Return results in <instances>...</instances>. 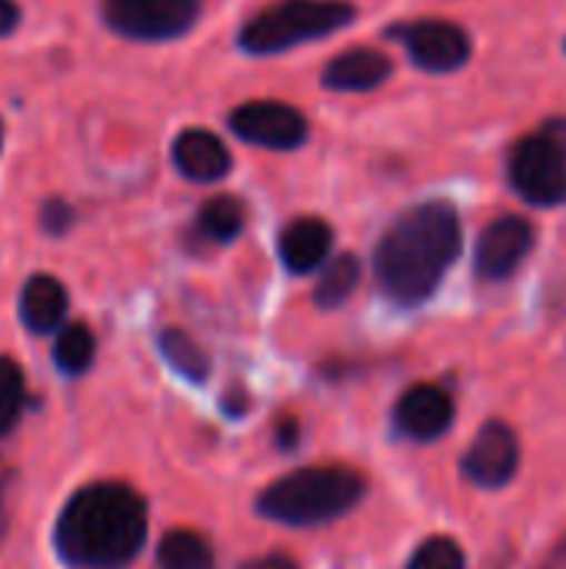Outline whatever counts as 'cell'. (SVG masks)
I'll use <instances>...</instances> for the list:
<instances>
[{
	"label": "cell",
	"instance_id": "4fadbf2b",
	"mask_svg": "<svg viewBox=\"0 0 566 569\" xmlns=\"http://www.w3.org/2000/svg\"><path fill=\"white\" fill-rule=\"evenodd\" d=\"M390 70H394V63L384 53L367 50V47H354V50L337 53L324 67L320 83L330 90H340V93H364V90L380 87L390 77Z\"/></svg>",
	"mask_w": 566,
	"mask_h": 569
},
{
	"label": "cell",
	"instance_id": "5b68a950",
	"mask_svg": "<svg viewBox=\"0 0 566 569\" xmlns=\"http://www.w3.org/2000/svg\"><path fill=\"white\" fill-rule=\"evenodd\" d=\"M507 173L514 190L534 207H557L566 200V153L547 133L517 140Z\"/></svg>",
	"mask_w": 566,
	"mask_h": 569
},
{
	"label": "cell",
	"instance_id": "30bf717a",
	"mask_svg": "<svg viewBox=\"0 0 566 569\" xmlns=\"http://www.w3.org/2000/svg\"><path fill=\"white\" fill-rule=\"evenodd\" d=\"M534 250V227L530 220L507 213L497 217L477 240V277L480 280H507L517 273V267L527 260V253Z\"/></svg>",
	"mask_w": 566,
	"mask_h": 569
},
{
	"label": "cell",
	"instance_id": "cb8c5ba5",
	"mask_svg": "<svg viewBox=\"0 0 566 569\" xmlns=\"http://www.w3.org/2000/svg\"><path fill=\"white\" fill-rule=\"evenodd\" d=\"M17 20H20V10H17V3H13V0H0V37L13 33Z\"/></svg>",
	"mask_w": 566,
	"mask_h": 569
},
{
	"label": "cell",
	"instance_id": "7a4b0ae2",
	"mask_svg": "<svg viewBox=\"0 0 566 569\" xmlns=\"http://www.w3.org/2000/svg\"><path fill=\"white\" fill-rule=\"evenodd\" d=\"M53 540L70 567H123L147 540V503L123 483H90L63 507Z\"/></svg>",
	"mask_w": 566,
	"mask_h": 569
},
{
	"label": "cell",
	"instance_id": "9c48e42d",
	"mask_svg": "<svg viewBox=\"0 0 566 569\" xmlns=\"http://www.w3.org/2000/svg\"><path fill=\"white\" fill-rule=\"evenodd\" d=\"M407 47L410 60L430 73L460 70L470 60V37L450 20H417L394 30Z\"/></svg>",
	"mask_w": 566,
	"mask_h": 569
},
{
	"label": "cell",
	"instance_id": "5bb4252c",
	"mask_svg": "<svg viewBox=\"0 0 566 569\" xmlns=\"http://www.w3.org/2000/svg\"><path fill=\"white\" fill-rule=\"evenodd\" d=\"M334 243V230L317 217H300L280 233V260L290 273H310L317 270Z\"/></svg>",
	"mask_w": 566,
	"mask_h": 569
},
{
	"label": "cell",
	"instance_id": "44dd1931",
	"mask_svg": "<svg viewBox=\"0 0 566 569\" xmlns=\"http://www.w3.org/2000/svg\"><path fill=\"white\" fill-rule=\"evenodd\" d=\"M23 410V373L10 357H0V437L10 433Z\"/></svg>",
	"mask_w": 566,
	"mask_h": 569
},
{
	"label": "cell",
	"instance_id": "ffe728a7",
	"mask_svg": "<svg viewBox=\"0 0 566 569\" xmlns=\"http://www.w3.org/2000/svg\"><path fill=\"white\" fill-rule=\"evenodd\" d=\"M93 353H97V340H93L90 327H83V323H70V327H63V330H60V337H57L53 363H57L63 373L77 377V373H83V370L93 363Z\"/></svg>",
	"mask_w": 566,
	"mask_h": 569
},
{
	"label": "cell",
	"instance_id": "d4e9b609",
	"mask_svg": "<svg viewBox=\"0 0 566 569\" xmlns=\"http://www.w3.org/2000/svg\"><path fill=\"white\" fill-rule=\"evenodd\" d=\"M240 569H297V563L287 560V557H280V553H270V557H260V560L244 563Z\"/></svg>",
	"mask_w": 566,
	"mask_h": 569
},
{
	"label": "cell",
	"instance_id": "8fae6325",
	"mask_svg": "<svg viewBox=\"0 0 566 569\" xmlns=\"http://www.w3.org/2000/svg\"><path fill=\"white\" fill-rule=\"evenodd\" d=\"M394 427L417 443H430L454 427V397L444 387L417 383L394 407Z\"/></svg>",
	"mask_w": 566,
	"mask_h": 569
},
{
	"label": "cell",
	"instance_id": "277c9868",
	"mask_svg": "<svg viewBox=\"0 0 566 569\" xmlns=\"http://www.w3.org/2000/svg\"><path fill=\"white\" fill-rule=\"evenodd\" d=\"M357 10L347 0H280L257 17H250L240 30V47L247 53H280L320 37L344 30Z\"/></svg>",
	"mask_w": 566,
	"mask_h": 569
},
{
	"label": "cell",
	"instance_id": "8992f818",
	"mask_svg": "<svg viewBox=\"0 0 566 569\" xmlns=\"http://www.w3.org/2000/svg\"><path fill=\"white\" fill-rule=\"evenodd\" d=\"M107 23L133 40H173L197 20V0H103Z\"/></svg>",
	"mask_w": 566,
	"mask_h": 569
},
{
	"label": "cell",
	"instance_id": "3957f363",
	"mask_svg": "<svg viewBox=\"0 0 566 569\" xmlns=\"http://www.w3.org/2000/svg\"><path fill=\"white\" fill-rule=\"evenodd\" d=\"M367 483L350 467H307L260 493V513L284 527H320L350 513Z\"/></svg>",
	"mask_w": 566,
	"mask_h": 569
},
{
	"label": "cell",
	"instance_id": "2e32d148",
	"mask_svg": "<svg viewBox=\"0 0 566 569\" xmlns=\"http://www.w3.org/2000/svg\"><path fill=\"white\" fill-rule=\"evenodd\" d=\"M157 343H160V353H163V360L170 363V370H177L183 380H190V383H203V380H207L210 360H207V353H203L187 333H180V330H163Z\"/></svg>",
	"mask_w": 566,
	"mask_h": 569
},
{
	"label": "cell",
	"instance_id": "4316f807",
	"mask_svg": "<svg viewBox=\"0 0 566 569\" xmlns=\"http://www.w3.org/2000/svg\"><path fill=\"white\" fill-rule=\"evenodd\" d=\"M547 137H550V140H557V147L566 153V117L547 123Z\"/></svg>",
	"mask_w": 566,
	"mask_h": 569
},
{
	"label": "cell",
	"instance_id": "603a6c76",
	"mask_svg": "<svg viewBox=\"0 0 566 569\" xmlns=\"http://www.w3.org/2000/svg\"><path fill=\"white\" fill-rule=\"evenodd\" d=\"M70 220H73V213H70L67 203H60V200L47 203V210H43V227H47L50 233H63V230L70 227Z\"/></svg>",
	"mask_w": 566,
	"mask_h": 569
},
{
	"label": "cell",
	"instance_id": "9a60e30c",
	"mask_svg": "<svg viewBox=\"0 0 566 569\" xmlns=\"http://www.w3.org/2000/svg\"><path fill=\"white\" fill-rule=\"evenodd\" d=\"M67 313V290L53 277H30L20 293V320L33 333H50L63 323Z\"/></svg>",
	"mask_w": 566,
	"mask_h": 569
},
{
	"label": "cell",
	"instance_id": "7402d4cb",
	"mask_svg": "<svg viewBox=\"0 0 566 569\" xmlns=\"http://www.w3.org/2000/svg\"><path fill=\"white\" fill-rule=\"evenodd\" d=\"M407 569H467V557H464V547L450 537H430L424 540Z\"/></svg>",
	"mask_w": 566,
	"mask_h": 569
},
{
	"label": "cell",
	"instance_id": "7c38bea8",
	"mask_svg": "<svg viewBox=\"0 0 566 569\" xmlns=\"http://www.w3.org/2000/svg\"><path fill=\"white\" fill-rule=\"evenodd\" d=\"M173 163L183 177L214 183L230 173V150L224 147V140L217 133L193 127L173 140Z\"/></svg>",
	"mask_w": 566,
	"mask_h": 569
},
{
	"label": "cell",
	"instance_id": "ba28073f",
	"mask_svg": "<svg viewBox=\"0 0 566 569\" xmlns=\"http://www.w3.org/2000/svg\"><path fill=\"white\" fill-rule=\"evenodd\" d=\"M520 470V440L504 420H490L464 453V477L480 490H504Z\"/></svg>",
	"mask_w": 566,
	"mask_h": 569
},
{
	"label": "cell",
	"instance_id": "ac0fdd59",
	"mask_svg": "<svg viewBox=\"0 0 566 569\" xmlns=\"http://www.w3.org/2000/svg\"><path fill=\"white\" fill-rule=\"evenodd\" d=\"M357 283H360V263H357V257L344 253V257L330 260L324 267V277H320L317 293H314L317 297V307L337 310L340 303L350 300V293L357 290Z\"/></svg>",
	"mask_w": 566,
	"mask_h": 569
},
{
	"label": "cell",
	"instance_id": "52a82bcc",
	"mask_svg": "<svg viewBox=\"0 0 566 569\" xmlns=\"http://www.w3.org/2000/svg\"><path fill=\"white\" fill-rule=\"evenodd\" d=\"M230 127L240 140L267 150H297L307 140V117L280 100H250L230 113Z\"/></svg>",
	"mask_w": 566,
	"mask_h": 569
},
{
	"label": "cell",
	"instance_id": "83f0119b",
	"mask_svg": "<svg viewBox=\"0 0 566 569\" xmlns=\"http://www.w3.org/2000/svg\"><path fill=\"white\" fill-rule=\"evenodd\" d=\"M0 143H3V127H0Z\"/></svg>",
	"mask_w": 566,
	"mask_h": 569
},
{
	"label": "cell",
	"instance_id": "e0dca14e",
	"mask_svg": "<svg viewBox=\"0 0 566 569\" xmlns=\"http://www.w3.org/2000/svg\"><path fill=\"white\" fill-rule=\"evenodd\" d=\"M157 560L163 569H214V553L200 533L190 530H173L163 537Z\"/></svg>",
	"mask_w": 566,
	"mask_h": 569
},
{
	"label": "cell",
	"instance_id": "484cf974",
	"mask_svg": "<svg viewBox=\"0 0 566 569\" xmlns=\"http://www.w3.org/2000/svg\"><path fill=\"white\" fill-rule=\"evenodd\" d=\"M566 567V533L550 547V553H547V560L544 563H537L534 569H564Z\"/></svg>",
	"mask_w": 566,
	"mask_h": 569
},
{
	"label": "cell",
	"instance_id": "6da1fadb",
	"mask_svg": "<svg viewBox=\"0 0 566 569\" xmlns=\"http://www.w3.org/2000/svg\"><path fill=\"white\" fill-rule=\"evenodd\" d=\"M460 247L464 230L450 203L430 200L407 210L380 237L374 253V273L384 297L397 307L427 303L460 257Z\"/></svg>",
	"mask_w": 566,
	"mask_h": 569
},
{
	"label": "cell",
	"instance_id": "d6986e66",
	"mask_svg": "<svg viewBox=\"0 0 566 569\" xmlns=\"http://www.w3.org/2000/svg\"><path fill=\"white\" fill-rule=\"evenodd\" d=\"M200 233L214 243H230L244 230V207L234 197H214L200 207Z\"/></svg>",
	"mask_w": 566,
	"mask_h": 569
}]
</instances>
